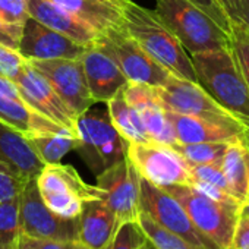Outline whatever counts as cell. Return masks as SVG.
I'll list each match as a JSON object with an SVG mask.
<instances>
[{
    "label": "cell",
    "mask_w": 249,
    "mask_h": 249,
    "mask_svg": "<svg viewBox=\"0 0 249 249\" xmlns=\"http://www.w3.org/2000/svg\"><path fill=\"white\" fill-rule=\"evenodd\" d=\"M122 12L124 31L142 47L144 52L170 75L196 82L189 53L154 11L135 3L134 0H123Z\"/></svg>",
    "instance_id": "6da1fadb"
},
{
    "label": "cell",
    "mask_w": 249,
    "mask_h": 249,
    "mask_svg": "<svg viewBox=\"0 0 249 249\" xmlns=\"http://www.w3.org/2000/svg\"><path fill=\"white\" fill-rule=\"evenodd\" d=\"M154 12L189 54L230 49V34L189 0H156Z\"/></svg>",
    "instance_id": "7a4b0ae2"
},
{
    "label": "cell",
    "mask_w": 249,
    "mask_h": 249,
    "mask_svg": "<svg viewBox=\"0 0 249 249\" xmlns=\"http://www.w3.org/2000/svg\"><path fill=\"white\" fill-rule=\"evenodd\" d=\"M196 82L229 110L249 117V87L231 49L189 54Z\"/></svg>",
    "instance_id": "3957f363"
},
{
    "label": "cell",
    "mask_w": 249,
    "mask_h": 249,
    "mask_svg": "<svg viewBox=\"0 0 249 249\" xmlns=\"http://www.w3.org/2000/svg\"><path fill=\"white\" fill-rule=\"evenodd\" d=\"M75 131L79 140L76 151L94 173L98 175L126 157L128 141L114 129L107 108H94L91 106L78 114Z\"/></svg>",
    "instance_id": "277c9868"
},
{
    "label": "cell",
    "mask_w": 249,
    "mask_h": 249,
    "mask_svg": "<svg viewBox=\"0 0 249 249\" xmlns=\"http://www.w3.org/2000/svg\"><path fill=\"white\" fill-rule=\"evenodd\" d=\"M183 207L192 223L220 249H229L242 205L215 201L191 185H170L163 188Z\"/></svg>",
    "instance_id": "5b68a950"
},
{
    "label": "cell",
    "mask_w": 249,
    "mask_h": 249,
    "mask_svg": "<svg viewBox=\"0 0 249 249\" xmlns=\"http://www.w3.org/2000/svg\"><path fill=\"white\" fill-rule=\"evenodd\" d=\"M36 182L44 204L63 218H78L85 201L103 199V191L84 182L69 164H44Z\"/></svg>",
    "instance_id": "8992f818"
},
{
    "label": "cell",
    "mask_w": 249,
    "mask_h": 249,
    "mask_svg": "<svg viewBox=\"0 0 249 249\" xmlns=\"http://www.w3.org/2000/svg\"><path fill=\"white\" fill-rule=\"evenodd\" d=\"M156 95L166 111L199 116L204 119L249 126V117L234 113L211 97L198 82L173 75L161 87H154Z\"/></svg>",
    "instance_id": "52a82bcc"
},
{
    "label": "cell",
    "mask_w": 249,
    "mask_h": 249,
    "mask_svg": "<svg viewBox=\"0 0 249 249\" xmlns=\"http://www.w3.org/2000/svg\"><path fill=\"white\" fill-rule=\"evenodd\" d=\"M140 208L166 230L183 237L199 249H220L192 223L183 207L163 188L140 176Z\"/></svg>",
    "instance_id": "ba28073f"
},
{
    "label": "cell",
    "mask_w": 249,
    "mask_h": 249,
    "mask_svg": "<svg viewBox=\"0 0 249 249\" xmlns=\"http://www.w3.org/2000/svg\"><path fill=\"white\" fill-rule=\"evenodd\" d=\"M126 157L138 175L156 186L191 185L188 161L170 145L157 142H128Z\"/></svg>",
    "instance_id": "9c48e42d"
},
{
    "label": "cell",
    "mask_w": 249,
    "mask_h": 249,
    "mask_svg": "<svg viewBox=\"0 0 249 249\" xmlns=\"http://www.w3.org/2000/svg\"><path fill=\"white\" fill-rule=\"evenodd\" d=\"M97 43H100L114 57L128 82L161 87L170 76V73L147 52H144L123 27L100 34Z\"/></svg>",
    "instance_id": "30bf717a"
},
{
    "label": "cell",
    "mask_w": 249,
    "mask_h": 249,
    "mask_svg": "<svg viewBox=\"0 0 249 249\" xmlns=\"http://www.w3.org/2000/svg\"><path fill=\"white\" fill-rule=\"evenodd\" d=\"M19 229L31 237L73 243L78 236V218L54 214L44 204L36 179H31L19 194Z\"/></svg>",
    "instance_id": "8fae6325"
},
{
    "label": "cell",
    "mask_w": 249,
    "mask_h": 249,
    "mask_svg": "<svg viewBox=\"0 0 249 249\" xmlns=\"http://www.w3.org/2000/svg\"><path fill=\"white\" fill-rule=\"evenodd\" d=\"M97 186L103 191V201L114 213L117 224L138 221L140 208V175L124 157L97 175Z\"/></svg>",
    "instance_id": "7c38bea8"
},
{
    "label": "cell",
    "mask_w": 249,
    "mask_h": 249,
    "mask_svg": "<svg viewBox=\"0 0 249 249\" xmlns=\"http://www.w3.org/2000/svg\"><path fill=\"white\" fill-rule=\"evenodd\" d=\"M41 73L62 101L78 116L95 104L89 94L81 59L28 60Z\"/></svg>",
    "instance_id": "4fadbf2b"
},
{
    "label": "cell",
    "mask_w": 249,
    "mask_h": 249,
    "mask_svg": "<svg viewBox=\"0 0 249 249\" xmlns=\"http://www.w3.org/2000/svg\"><path fill=\"white\" fill-rule=\"evenodd\" d=\"M22 100L33 108L52 119L62 126L75 131L76 114L62 101V98L52 88L49 81L38 73L30 62L25 63L21 73L15 79Z\"/></svg>",
    "instance_id": "5bb4252c"
},
{
    "label": "cell",
    "mask_w": 249,
    "mask_h": 249,
    "mask_svg": "<svg viewBox=\"0 0 249 249\" xmlns=\"http://www.w3.org/2000/svg\"><path fill=\"white\" fill-rule=\"evenodd\" d=\"M79 59L89 94L95 103H107L126 85V76L120 71L114 57L100 43L95 41L85 46Z\"/></svg>",
    "instance_id": "9a60e30c"
},
{
    "label": "cell",
    "mask_w": 249,
    "mask_h": 249,
    "mask_svg": "<svg viewBox=\"0 0 249 249\" xmlns=\"http://www.w3.org/2000/svg\"><path fill=\"white\" fill-rule=\"evenodd\" d=\"M84 49V46L76 44L71 38L31 17L24 24L18 46V52L27 60L78 59Z\"/></svg>",
    "instance_id": "2e32d148"
},
{
    "label": "cell",
    "mask_w": 249,
    "mask_h": 249,
    "mask_svg": "<svg viewBox=\"0 0 249 249\" xmlns=\"http://www.w3.org/2000/svg\"><path fill=\"white\" fill-rule=\"evenodd\" d=\"M123 95L141 116L145 131L153 142L163 145H175L178 142L166 110L161 107L154 87L140 82H126Z\"/></svg>",
    "instance_id": "e0dca14e"
},
{
    "label": "cell",
    "mask_w": 249,
    "mask_h": 249,
    "mask_svg": "<svg viewBox=\"0 0 249 249\" xmlns=\"http://www.w3.org/2000/svg\"><path fill=\"white\" fill-rule=\"evenodd\" d=\"M28 14L31 18L84 47L95 43L100 37V33L89 24L59 8L50 0H28Z\"/></svg>",
    "instance_id": "ac0fdd59"
},
{
    "label": "cell",
    "mask_w": 249,
    "mask_h": 249,
    "mask_svg": "<svg viewBox=\"0 0 249 249\" xmlns=\"http://www.w3.org/2000/svg\"><path fill=\"white\" fill-rule=\"evenodd\" d=\"M119 227L114 213L103 199H91L82 204L78 215L76 243L87 249H103Z\"/></svg>",
    "instance_id": "d6986e66"
},
{
    "label": "cell",
    "mask_w": 249,
    "mask_h": 249,
    "mask_svg": "<svg viewBox=\"0 0 249 249\" xmlns=\"http://www.w3.org/2000/svg\"><path fill=\"white\" fill-rule=\"evenodd\" d=\"M0 120L22 134L27 140L49 134L73 132L46 117L24 100H14L3 95H0Z\"/></svg>",
    "instance_id": "ffe728a7"
},
{
    "label": "cell",
    "mask_w": 249,
    "mask_h": 249,
    "mask_svg": "<svg viewBox=\"0 0 249 249\" xmlns=\"http://www.w3.org/2000/svg\"><path fill=\"white\" fill-rule=\"evenodd\" d=\"M0 163L25 180L36 179L44 163L38 159L30 141L0 120Z\"/></svg>",
    "instance_id": "44dd1931"
},
{
    "label": "cell",
    "mask_w": 249,
    "mask_h": 249,
    "mask_svg": "<svg viewBox=\"0 0 249 249\" xmlns=\"http://www.w3.org/2000/svg\"><path fill=\"white\" fill-rule=\"evenodd\" d=\"M89 24L100 34L123 27V0H50Z\"/></svg>",
    "instance_id": "7402d4cb"
},
{
    "label": "cell",
    "mask_w": 249,
    "mask_h": 249,
    "mask_svg": "<svg viewBox=\"0 0 249 249\" xmlns=\"http://www.w3.org/2000/svg\"><path fill=\"white\" fill-rule=\"evenodd\" d=\"M107 111L114 129L128 142H153L145 131L140 113L124 100L123 91H119L107 101Z\"/></svg>",
    "instance_id": "603a6c76"
},
{
    "label": "cell",
    "mask_w": 249,
    "mask_h": 249,
    "mask_svg": "<svg viewBox=\"0 0 249 249\" xmlns=\"http://www.w3.org/2000/svg\"><path fill=\"white\" fill-rule=\"evenodd\" d=\"M230 195L243 205L249 189V150L242 144H230L221 161Z\"/></svg>",
    "instance_id": "cb8c5ba5"
},
{
    "label": "cell",
    "mask_w": 249,
    "mask_h": 249,
    "mask_svg": "<svg viewBox=\"0 0 249 249\" xmlns=\"http://www.w3.org/2000/svg\"><path fill=\"white\" fill-rule=\"evenodd\" d=\"M36 154L44 164L60 163V160L71 151H76L79 140L75 132L49 134L28 140Z\"/></svg>",
    "instance_id": "d4e9b609"
},
{
    "label": "cell",
    "mask_w": 249,
    "mask_h": 249,
    "mask_svg": "<svg viewBox=\"0 0 249 249\" xmlns=\"http://www.w3.org/2000/svg\"><path fill=\"white\" fill-rule=\"evenodd\" d=\"M230 142H192L172 145L188 164H221Z\"/></svg>",
    "instance_id": "484cf974"
},
{
    "label": "cell",
    "mask_w": 249,
    "mask_h": 249,
    "mask_svg": "<svg viewBox=\"0 0 249 249\" xmlns=\"http://www.w3.org/2000/svg\"><path fill=\"white\" fill-rule=\"evenodd\" d=\"M138 223L142 231L145 233L147 239L156 246V249H199L188 240H185L183 237L166 230L144 213L140 214Z\"/></svg>",
    "instance_id": "4316f807"
},
{
    "label": "cell",
    "mask_w": 249,
    "mask_h": 249,
    "mask_svg": "<svg viewBox=\"0 0 249 249\" xmlns=\"http://www.w3.org/2000/svg\"><path fill=\"white\" fill-rule=\"evenodd\" d=\"M19 229V196L0 202V249H17Z\"/></svg>",
    "instance_id": "83f0119b"
},
{
    "label": "cell",
    "mask_w": 249,
    "mask_h": 249,
    "mask_svg": "<svg viewBox=\"0 0 249 249\" xmlns=\"http://www.w3.org/2000/svg\"><path fill=\"white\" fill-rule=\"evenodd\" d=\"M147 242V236L142 231L138 221L122 223L110 242L103 249H141Z\"/></svg>",
    "instance_id": "f1b7e54d"
},
{
    "label": "cell",
    "mask_w": 249,
    "mask_h": 249,
    "mask_svg": "<svg viewBox=\"0 0 249 249\" xmlns=\"http://www.w3.org/2000/svg\"><path fill=\"white\" fill-rule=\"evenodd\" d=\"M230 49L249 87V34L233 21H230Z\"/></svg>",
    "instance_id": "f546056e"
},
{
    "label": "cell",
    "mask_w": 249,
    "mask_h": 249,
    "mask_svg": "<svg viewBox=\"0 0 249 249\" xmlns=\"http://www.w3.org/2000/svg\"><path fill=\"white\" fill-rule=\"evenodd\" d=\"M28 60L17 50L0 43V75L15 82Z\"/></svg>",
    "instance_id": "4dcf8cb0"
},
{
    "label": "cell",
    "mask_w": 249,
    "mask_h": 249,
    "mask_svg": "<svg viewBox=\"0 0 249 249\" xmlns=\"http://www.w3.org/2000/svg\"><path fill=\"white\" fill-rule=\"evenodd\" d=\"M28 180L18 176L8 166L0 163V202L12 201L19 196Z\"/></svg>",
    "instance_id": "1f68e13d"
},
{
    "label": "cell",
    "mask_w": 249,
    "mask_h": 249,
    "mask_svg": "<svg viewBox=\"0 0 249 249\" xmlns=\"http://www.w3.org/2000/svg\"><path fill=\"white\" fill-rule=\"evenodd\" d=\"M0 18L11 25L24 27L30 18L28 0H0Z\"/></svg>",
    "instance_id": "d6a6232c"
},
{
    "label": "cell",
    "mask_w": 249,
    "mask_h": 249,
    "mask_svg": "<svg viewBox=\"0 0 249 249\" xmlns=\"http://www.w3.org/2000/svg\"><path fill=\"white\" fill-rule=\"evenodd\" d=\"M195 6L202 9L207 15H210L224 31L230 34V21L227 12L220 0H189Z\"/></svg>",
    "instance_id": "836d02e7"
},
{
    "label": "cell",
    "mask_w": 249,
    "mask_h": 249,
    "mask_svg": "<svg viewBox=\"0 0 249 249\" xmlns=\"http://www.w3.org/2000/svg\"><path fill=\"white\" fill-rule=\"evenodd\" d=\"M223 6L229 21L239 24L249 34V0H226Z\"/></svg>",
    "instance_id": "e575fe53"
},
{
    "label": "cell",
    "mask_w": 249,
    "mask_h": 249,
    "mask_svg": "<svg viewBox=\"0 0 249 249\" xmlns=\"http://www.w3.org/2000/svg\"><path fill=\"white\" fill-rule=\"evenodd\" d=\"M72 243L57 242L52 239H40V237H31L24 233L19 234L17 249H71Z\"/></svg>",
    "instance_id": "d590c367"
},
{
    "label": "cell",
    "mask_w": 249,
    "mask_h": 249,
    "mask_svg": "<svg viewBox=\"0 0 249 249\" xmlns=\"http://www.w3.org/2000/svg\"><path fill=\"white\" fill-rule=\"evenodd\" d=\"M229 249H249V217L240 213Z\"/></svg>",
    "instance_id": "8d00e7d4"
},
{
    "label": "cell",
    "mask_w": 249,
    "mask_h": 249,
    "mask_svg": "<svg viewBox=\"0 0 249 249\" xmlns=\"http://www.w3.org/2000/svg\"><path fill=\"white\" fill-rule=\"evenodd\" d=\"M22 28L24 27L11 25V24H8L6 21H3L2 18H0V43L18 50L19 40H21V36H22Z\"/></svg>",
    "instance_id": "74e56055"
},
{
    "label": "cell",
    "mask_w": 249,
    "mask_h": 249,
    "mask_svg": "<svg viewBox=\"0 0 249 249\" xmlns=\"http://www.w3.org/2000/svg\"><path fill=\"white\" fill-rule=\"evenodd\" d=\"M0 95L8 97V98H14V100H22L17 84L14 81L2 76V75H0Z\"/></svg>",
    "instance_id": "f35d334b"
},
{
    "label": "cell",
    "mask_w": 249,
    "mask_h": 249,
    "mask_svg": "<svg viewBox=\"0 0 249 249\" xmlns=\"http://www.w3.org/2000/svg\"><path fill=\"white\" fill-rule=\"evenodd\" d=\"M242 213H243V214H246V215L249 217V189H248L246 199H245V202H243V205H242Z\"/></svg>",
    "instance_id": "ab89813d"
},
{
    "label": "cell",
    "mask_w": 249,
    "mask_h": 249,
    "mask_svg": "<svg viewBox=\"0 0 249 249\" xmlns=\"http://www.w3.org/2000/svg\"><path fill=\"white\" fill-rule=\"evenodd\" d=\"M141 249H156V246H154V245H153V243H151V242L147 239V242L144 243V246H142Z\"/></svg>",
    "instance_id": "60d3db41"
},
{
    "label": "cell",
    "mask_w": 249,
    "mask_h": 249,
    "mask_svg": "<svg viewBox=\"0 0 249 249\" xmlns=\"http://www.w3.org/2000/svg\"><path fill=\"white\" fill-rule=\"evenodd\" d=\"M71 249H87V248L82 246V245H79V243H76V242H73V243L71 245Z\"/></svg>",
    "instance_id": "b9f144b4"
},
{
    "label": "cell",
    "mask_w": 249,
    "mask_h": 249,
    "mask_svg": "<svg viewBox=\"0 0 249 249\" xmlns=\"http://www.w3.org/2000/svg\"><path fill=\"white\" fill-rule=\"evenodd\" d=\"M220 2H221V3H224V2H226V0H220Z\"/></svg>",
    "instance_id": "7bdbcfd3"
}]
</instances>
